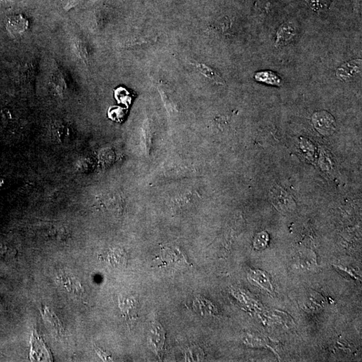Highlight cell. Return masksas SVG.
Returning a JSON list of instances; mask_svg holds the SVG:
<instances>
[{
    "instance_id": "obj_1",
    "label": "cell",
    "mask_w": 362,
    "mask_h": 362,
    "mask_svg": "<svg viewBox=\"0 0 362 362\" xmlns=\"http://www.w3.org/2000/svg\"><path fill=\"white\" fill-rule=\"evenodd\" d=\"M312 122L315 129L324 136L333 134L336 127L334 117L325 111L316 112L312 117Z\"/></svg>"
},
{
    "instance_id": "obj_2",
    "label": "cell",
    "mask_w": 362,
    "mask_h": 362,
    "mask_svg": "<svg viewBox=\"0 0 362 362\" xmlns=\"http://www.w3.org/2000/svg\"><path fill=\"white\" fill-rule=\"evenodd\" d=\"M148 341L154 352L160 357L163 355L165 342V333L162 326L154 323L148 335Z\"/></svg>"
},
{
    "instance_id": "obj_3",
    "label": "cell",
    "mask_w": 362,
    "mask_h": 362,
    "mask_svg": "<svg viewBox=\"0 0 362 362\" xmlns=\"http://www.w3.org/2000/svg\"><path fill=\"white\" fill-rule=\"evenodd\" d=\"M361 60H352L341 65L336 71V76L342 82H350L361 73Z\"/></svg>"
},
{
    "instance_id": "obj_4",
    "label": "cell",
    "mask_w": 362,
    "mask_h": 362,
    "mask_svg": "<svg viewBox=\"0 0 362 362\" xmlns=\"http://www.w3.org/2000/svg\"><path fill=\"white\" fill-rule=\"evenodd\" d=\"M29 22L22 14L14 15L9 17L6 28L8 31L14 36L23 34L28 30Z\"/></svg>"
},
{
    "instance_id": "obj_5",
    "label": "cell",
    "mask_w": 362,
    "mask_h": 362,
    "mask_svg": "<svg viewBox=\"0 0 362 362\" xmlns=\"http://www.w3.org/2000/svg\"><path fill=\"white\" fill-rule=\"evenodd\" d=\"M119 305L122 313L127 319H134L137 315V303L134 297L131 296H120L119 298Z\"/></svg>"
},
{
    "instance_id": "obj_6",
    "label": "cell",
    "mask_w": 362,
    "mask_h": 362,
    "mask_svg": "<svg viewBox=\"0 0 362 362\" xmlns=\"http://www.w3.org/2000/svg\"><path fill=\"white\" fill-rule=\"evenodd\" d=\"M295 34L294 24L286 23L278 28L276 33V45H284L289 42Z\"/></svg>"
},
{
    "instance_id": "obj_7",
    "label": "cell",
    "mask_w": 362,
    "mask_h": 362,
    "mask_svg": "<svg viewBox=\"0 0 362 362\" xmlns=\"http://www.w3.org/2000/svg\"><path fill=\"white\" fill-rule=\"evenodd\" d=\"M272 194V198L274 204L283 210H289V208L293 206V202H292L291 198L285 192L274 189Z\"/></svg>"
},
{
    "instance_id": "obj_8",
    "label": "cell",
    "mask_w": 362,
    "mask_h": 362,
    "mask_svg": "<svg viewBox=\"0 0 362 362\" xmlns=\"http://www.w3.org/2000/svg\"><path fill=\"white\" fill-rule=\"evenodd\" d=\"M193 65L197 67V69L200 72L202 75L209 78V79L213 81L215 84L219 85L225 84L223 78L220 77L217 73V72H215L214 70L211 69V67L207 66V65L205 64H200V63H193Z\"/></svg>"
},
{
    "instance_id": "obj_9",
    "label": "cell",
    "mask_w": 362,
    "mask_h": 362,
    "mask_svg": "<svg viewBox=\"0 0 362 362\" xmlns=\"http://www.w3.org/2000/svg\"><path fill=\"white\" fill-rule=\"evenodd\" d=\"M75 49L79 59L82 61L84 64L88 65L90 60V52L86 43L80 39H77L75 41Z\"/></svg>"
},
{
    "instance_id": "obj_10",
    "label": "cell",
    "mask_w": 362,
    "mask_h": 362,
    "mask_svg": "<svg viewBox=\"0 0 362 362\" xmlns=\"http://www.w3.org/2000/svg\"><path fill=\"white\" fill-rule=\"evenodd\" d=\"M51 81L54 88L60 95H63L67 88V84L64 76L59 70H56L52 73Z\"/></svg>"
},
{
    "instance_id": "obj_11",
    "label": "cell",
    "mask_w": 362,
    "mask_h": 362,
    "mask_svg": "<svg viewBox=\"0 0 362 362\" xmlns=\"http://www.w3.org/2000/svg\"><path fill=\"white\" fill-rule=\"evenodd\" d=\"M44 318L50 324L54 330L61 332V324L57 316L49 307H45L43 310Z\"/></svg>"
},
{
    "instance_id": "obj_12",
    "label": "cell",
    "mask_w": 362,
    "mask_h": 362,
    "mask_svg": "<svg viewBox=\"0 0 362 362\" xmlns=\"http://www.w3.org/2000/svg\"><path fill=\"white\" fill-rule=\"evenodd\" d=\"M255 78L259 82L267 83L268 84L276 85V86H280L281 84L280 77L270 71L260 72L257 73Z\"/></svg>"
},
{
    "instance_id": "obj_13",
    "label": "cell",
    "mask_w": 362,
    "mask_h": 362,
    "mask_svg": "<svg viewBox=\"0 0 362 362\" xmlns=\"http://www.w3.org/2000/svg\"><path fill=\"white\" fill-rule=\"evenodd\" d=\"M63 279V283L65 286H66L67 289L69 291L73 292V293L79 294L82 292V288L81 287L79 283L76 279L72 278L69 276H65L61 277Z\"/></svg>"
},
{
    "instance_id": "obj_14",
    "label": "cell",
    "mask_w": 362,
    "mask_h": 362,
    "mask_svg": "<svg viewBox=\"0 0 362 362\" xmlns=\"http://www.w3.org/2000/svg\"><path fill=\"white\" fill-rule=\"evenodd\" d=\"M150 41V39L149 38H136L134 39V40H132V41H129L126 44V45L128 46V47H132V46H136V45H145V44H147L149 43Z\"/></svg>"
},
{
    "instance_id": "obj_15",
    "label": "cell",
    "mask_w": 362,
    "mask_h": 362,
    "mask_svg": "<svg viewBox=\"0 0 362 362\" xmlns=\"http://www.w3.org/2000/svg\"><path fill=\"white\" fill-rule=\"evenodd\" d=\"M309 4L313 10L317 11L324 8V0H309Z\"/></svg>"
},
{
    "instance_id": "obj_16",
    "label": "cell",
    "mask_w": 362,
    "mask_h": 362,
    "mask_svg": "<svg viewBox=\"0 0 362 362\" xmlns=\"http://www.w3.org/2000/svg\"><path fill=\"white\" fill-rule=\"evenodd\" d=\"M8 122V116L7 113L4 110H0V130L3 129Z\"/></svg>"
},
{
    "instance_id": "obj_17",
    "label": "cell",
    "mask_w": 362,
    "mask_h": 362,
    "mask_svg": "<svg viewBox=\"0 0 362 362\" xmlns=\"http://www.w3.org/2000/svg\"><path fill=\"white\" fill-rule=\"evenodd\" d=\"M79 0H64V8L65 10H69L70 9L75 7L77 5Z\"/></svg>"
},
{
    "instance_id": "obj_18",
    "label": "cell",
    "mask_w": 362,
    "mask_h": 362,
    "mask_svg": "<svg viewBox=\"0 0 362 362\" xmlns=\"http://www.w3.org/2000/svg\"><path fill=\"white\" fill-rule=\"evenodd\" d=\"M2 1H9V0H2Z\"/></svg>"
}]
</instances>
